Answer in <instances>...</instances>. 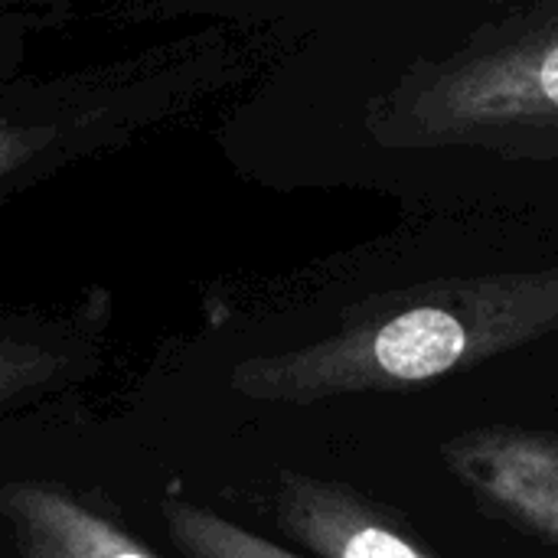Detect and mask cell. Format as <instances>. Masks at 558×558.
I'll list each match as a JSON object with an SVG mask.
<instances>
[{
    "label": "cell",
    "instance_id": "obj_1",
    "mask_svg": "<svg viewBox=\"0 0 558 558\" xmlns=\"http://www.w3.org/2000/svg\"><path fill=\"white\" fill-rule=\"evenodd\" d=\"M170 52H124L0 88V203L147 134L177 98Z\"/></svg>",
    "mask_w": 558,
    "mask_h": 558
},
{
    "label": "cell",
    "instance_id": "obj_2",
    "mask_svg": "<svg viewBox=\"0 0 558 558\" xmlns=\"http://www.w3.org/2000/svg\"><path fill=\"white\" fill-rule=\"evenodd\" d=\"M101 330L75 317L0 314V415L75 392L101 369Z\"/></svg>",
    "mask_w": 558,
    "mask_h": 558
},
{
    "label": "cell",
    "instance_id": "obj_3",
    "mask_svg": "<svg viewBox=\"0 0 558 558\" xmlns=\"http://www.w3.org/2000/svg\"><path fill=\"white\" fill-rule=\"evenodd\" d=\"M0 520L20 558H157L121 523L46 481L3 484Z\"/></svg>",
    "mask_w": 558,
    "mask_h": 558
},
{
    "label": "cell",
    "instance_id": "obj_4",
    "mask_svg": "<svg viewBox=\"0 0 558 558\" xmlns=\"http://www.w3.org/2000/svg\"><path fill=\"white\" fill-rule=\"evenodd\" d=\"M464 327L435 307L396 317L376 337V360L386 373L402 379H428L454 366L464 353Z\"/></svg>",
    "mask_w": 558,
    "mask_h": 558
},
{
    "label": "cell",
    "instance_id": "obj_5",
    "mask_svg": "<svg viewBox=\"0 0 558 558\" xmlns=\"http://www.w3.org/2000/svg\"><path fill=\"white\" fill-rule=\"evenodd\" d=\"M33 33H36V26L23 10L0 7V88L23 75Z\"/></svg>",
    "mask_w": 558,
    "mask_h": 558
},
{
    "label": "cell",
    "instance_id": "obj_6",
    "mask_svg": "<svg viewBox=\"0 0 558 558\" xmlns=\"http://www.w3.org/2000/svg\"><path fill=\"white\" fill-rule=\"evenodd\" d=\"M343 558H418L402 539L383 533V530H363L347 543Z\"/></svg>",
    "mask_w": 558,
    "mask_h": 558
},
{
    "label": "cell",
    "instance_id": "obj_7",
    "mask_svg": "<svg viewBox=\"0 0 558 558\" xmlns=\"http://www.w3.org/2000/svg\"><path fill=\"white\" fill-rule=\"evenodd\" d=\"M539 82H543V92L549 95V101L558 105V46L546 56V62L539 69Z\"/></svg>",
    "mask_w": 558,
    "mask_h": 558
}]
</instances>
